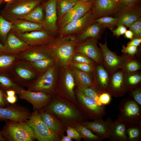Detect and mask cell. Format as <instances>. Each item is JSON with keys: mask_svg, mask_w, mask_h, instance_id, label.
Here are the masks:
<instances>
[{"mask_svg": "<svg viewBox=\"0 0 141 141\" xmlns=\"http://www.w3.org/2000/svg\"><path fill=\"white\" fill-rule=\"evenodd\" d=\"M78 42L75 35H60L56 38L54 37L45 45L55 61L62 66L66 67L72 64Z\"/></svg>", "mask_w": 141, "mask_h": 141, "instance_id": "6da1fadb", "label": "cell"}, {"mask_svg": "<svg viewBox=\"0 0 141 141\" xmlns=\"http://www.w3.org/2000/svg\"><path fill=\"white\" fill-rule=\"evenodd\" d=\"M5 121L1 131L5 141H33L36 139L33 130L26 122Z\"/></svg>", "mask_w": 141, "mask_h": 141, "instance_id": "7a4b0ae2", "label": "cell"}, {"mask_svg": "<svg viewBox=\"0 0 141 141\" xmlns=\"http://www.w3.org/2000/svg\"><path fill=\"white\" fill-rule=\"evenodd\" d=\"M43 0H12L6 3L0 14L9 21L22 19L30 11L43 2Z\"/></svg>", "mask_w": 141, "mask_h": 141, "instance_id": "3957f363", "label": "cell"}, {"mask_svg": "<svg viewBox=\"0 0 141 141\" xmlns=\"http://www.w3.org/2000/svg\"><path fill=\"white\" fill-rule=\"evenodd\" d=\"M140 107L131 97L123 99L119 105L117 119L124 124L127 128L141 127Z\"/></svg>", "mask_w": 141, "mask_h": 141, "instance_id": "277c9868", "label": "cell"}, {"mask_svg": "<svg viewBox=\"0 0 141 141\" xmlns=\"http://www.w3.org/2000/svg\"><path fill=\"white\" fill-rule=\"evenodd\" d=\"M8 72L14 81L22 87H27L37 76L36 72L31 67L20 60L15 63Z\"/></svg>", "mask_w": 141, "mask_h": 141, "instance_id": "5b68a950", "label": "cell"}, {"mask_svg": "<svg viewBox=\"0 0 141 141\" xmlns=\"http://www.w3.org/2000/svg\"><path fill=\"white\" fill-rule=\"evenodd\" d=\"M33 130L36 139L39 141L56 140L57 136L52 132L42 120L37 110L34 111L26 122Z\"/></svg>", "mask_w": 141, "mask_h": 141, "instance_id": "8992f818", "label": "cell"}, {"mask_svg": "<svg viewBox=\"0 0 141 141\" xmlns=\"http://www.w3.org/2000/svg\"><path fill=\"white\" fill-rule=\"evenodd\" d=\"M58 0H48L42 5L45 11V16L42 25L43 29L54 36L59 32L57 25L58 19L57 3Z\"/></svg>", "mask_w": 141, "mask_h": 141, "instance_id": "52a82bcc", "label": "cell"}, {"mask_svg": "<svg viewBox=\"0 0 141 141\" xmlns=\"http://www.w3.org/2000/svg\"><path fill=\"white\" fill-rule=\"evenodd\" d=\"M122 6L121 1L94 0L90 11L95 19L105 16L113 17Z\"/></svg>", "mask_w": 141, "mask_h": 141, "instance_id": "ba28073f", "label": "cell"}, {"mask_svg": "<svg viewBox=\"0 0 141 141\" xmlns=\"http://www.w3.org/2000/svg\"><path fill=\"white\" fill-rule=\"evenodd\" d=\"M107 35L106 32L104 43L98 42V43L102 52L103 66L110 75L121 69L124 59L122 56L118 55L109 49L107 41Z\"/></svg>", "mask_w": 141, "mask_h": 141, "instance_id": "9c48e42d", "label": "cell"}, {"mask_svg": "<svg viewBox=\"0 0 141 141\" xmlns=\"http://www.w3.org/2000/svg\"><path fill=\"white\" fill-rule=\"evenodd\" d=\"M55 74V67L52 66L30 84L27 87V90L45 93L50 92L54 86Z\"/></svg>", "mask_w": 141, "mask_h": 141, "instance_id": "30bf717a", "label": "cell"}, {"mask_svg": "<svg viewBox=\"0 0 141 141\" xmlns=\"http://www.w3.org/2000/svg\"><path fill=\"white\" fill-rule=\"evenodd\" d=\"M95 19L90 10L81 18L67 24L58 33L63 36L79 34L93 23Z\"/></svg>", "mask_w": 141, "mask_h": 141, "instance_id": "8fae6325", "label": "cell"}, {"mask_svg": "<svg viewBox=\"0 0 141 141\" xmlns=\"http://www.w3.org/2000/svg\"><path fill=\"white\" fill-rule=\"evenodd\" d=\"M98 40L90 38L84 41L77 44L75 52L87 56L97 63L103 66L101 49L97 46Z\"/></svg>", "mask_w": 141, "mask_h": 141, "instance_id": "7c38bea8", "label": "cell"}, {"mask_svg": "<svg viewBox=\"0 0 141 141\" xmlns=\"http://www.w3.org/2000/svg\"><path fill=\"white\" fill-rule=\"evenodd\" d=\"M32 114L28 109L16 104L0 107V120L26 122Z\"/></svg>", "mask_w": 141, "mask_h": 141, "instance_id": "4fadbf2b", "label": "cell"}, {"mask_svg": "<svg viewBox=\"0 0 141 141\" xmlns=\"http://www.w3.org/2000/svg\"><path fill=\"white\" fill-rule=\"evenodd\" d=\"M19 60L25 63H31L52 57L46 45H30L25 50L17 54Z\"/></svg>", "mask_w": 141, "mask_h": 141, "instance_id": "5bb4252c", "label": "cell"}, {"mask_svg": "<svg viewBox=\"0 0 141 141\" xmlns=\"http://www.w3.org/2000/svg\"><path fill=\"white\" fill-rule=\"evenodd\" d=\"M92 4L90 2L77 0L74 6L59 20L58 25L60 30L68 23L84 16L91 10Z\"/></svg>", "mask_w": 141, "mask_h": 141, "instance_id": "9a60e30c", "label": "cell"}, {"mask_svg": "<svg viewBox=\"0 0 141 141\" xmlns=\"http://www.w3.org/2000/svg\"><path fill=\"white\" fill-rule=\"evenodd\" d=\"M14 33L19 38L29 45H46L54 37L44 30L24 33Z\"/></svg>", "mask_w": 141, "mask_h": 141, "instance_id": "2e32d148", "label": "cell"}, {"mask_svg": "<svg viewBox=\"0 0 141 141\" xmlns=\"http://www.w3.org/2000/svg\"><path fill=\"white\" fill-rule=\"evenodd\" d=\"M107 92L115 97H122L126 94L124 72L121 69L109 75Z\"/></svg>", "mask_w": 141, "mask_h": 141, "instance_id": "e0dca14e", "label": "cell"}, {"mask_svg": "<svg viewBox=\"0 0 141 141\" xmlns=\"http://www.w3.org/2000/svg\"><path fill=\"white\" fill-rule=\"evenodd\" d=\"M113 17L118 19L117 26L123 25L129 28L134 22L141 19V6L128 7L122 5Z\"/></svg>", "mask_w": 141, "mask_h": 141, "instance_id": "ac0fdd59", "label": "cell"}, {"mask_svg": "<svg viewBox=\"0 0 141 141\" xmlns=\"http://www.w3.org/2000/svg\"><path fill=\"white\" fill-rule=\"evenodd\" d=\"M19 95L20 99L32 104L34 111L41 109L46 105L50 100V96L42 91L34 92L24 89Z\"/></svg>", "mask_w": 141, "mask_h": 141, "instance_id": "d6986e66", "label": "cell"}, {"mask_svg": "<svg viewBox=\"0 0 141 141\" xmlns=\"http://www.w3.org/2000/svg\"><path fill=\"white\" fill-rule=\"evenodd\" d=\"M78 97L90 117L96 119L102 118L106 113L103 105H100L94 100L84 95L79 91L77 92Z\"/></svg>", "mask_w": 141, "mask_h": 141, "instance_id": "ffe728a7", "label": "cell"}, {"mask_svg": "<svg viewBox=\"0 0 141 141\" xmlns=\"http://www.w3.org/2000/svg\"><path fill=\"white\" fill-rule=\"evenodd\" d=\"M3 45L4 54L11 55L17 54L25 50L30 46L11 31L9 33Z\"/></svg>", "mask_w": 141, "mask_h": 141, "instance_id": "44dd1931", "label": "cell"}, {"mask_svg": "<svg viewBox=\"0 0 141 141\" xmlns=\"http://www.w3.org/2000/svg\"><path fill=\"white\" fill-rule=\"evenodd\" d=\"M111 124L101 118L96 119L93 122H84L83 125L103 140L109 138Z\"/></svg>", "mask_w": 141, "mask_h": 141, "instance_id": "7402d4cb", "label": "cell"}, {"mask_svg": "<svg viewBox=\"0 0 141 141\" xmlns=\"http://www.w3.org/2000/svg\"><path fill=\"white\" fill-rule=\"evenodd\" d=\"M48 109L60 116L68 119H73L79 116L74 109L63 102L54 101L48 106Z\"/></svg>", "mask_w": 141, "mask_h": 141, "instance_id": "603a6c76", "label": "cell"}, {"mask_svg": "<svg viewBox=\"0 0 141 141\" xmlns=\"http://www.w3.org/2000/svg\"><path fill=\"white\" fill-rule=\"evenodd\" d=\"M11 22L12 27L10 31L13 33H24L44 30L41 24L24 19L16 20Z\"/></svg>", "mask_w": 141, "mask_h": 141, "instance_id": "cb8c5ba5", "label": "cell"}, {"mask_svg": "<svg viewBox=\"0 0 141 141\" xmlns=\"http://www.w3.org/2000/svg\"><path fill=\"white\" fill-rule=\"evenodd\" d=\"M105 28L100 24L94 22L77 36L78 44L83 42L88 39L92 38L101 39Z\"/></svg>", "mask_w": 141, "mask_h": 141, "instance_id": "d4e9b609", "label": "cell"}, {"mask_svg": "<svg viewBox=\"0 0 141 141\" xmlns=\"http://www.w3.org/2000/svg\"><path fill=\"white\" fill-rule=\"evenodd\" d=\"M125 125L118 119L111 122L109 138L110 141H128Z\"/></svg>", "mask_w": 141, "mask_h": 141, "instance_id": "484cf974", "label": "cell"}, {"mask_svg": "<svg viewBox=\"0 0 141 141\" xmlns=\"http://www.w3.org/2000/svg\"><path fill=\"white\" fill-rule=\"evenodd\" d=\"M95 68L97 89L100 94L107 92L109 74L103 65L97 63Z\"/></svg>", "mask_w": 141, "mask_h": 141, "instance_id": "4316f807", "label": "cell"}, {"mask_svg": "<svg viewBox=\"0 0 141 141\" xmlns=\"http://www.w3.org/2000/svg\"><path fill=\"white\" fill-rule=\"evenodd\" d=\"M39 113L42 120L52 132L57 136L61 134L60 125L51 114L48 112Z\"/></svg>", "mask_w": 141, "mask_h": 141, "instance_id": "83f0119b", "label": "cell"}, {"mask_svg": "<svg viewBox=\"0 0 141 141\" xmlns=\"http://www.w3.org/2000/svg\"><path fill=\"white\" fill-rule=\"evenodd\" d=\"M123 72L127 91L141 86V74L140 72Z\"/></svg>", "mask_w": 141, "mask_h": 141, "instance_id": "f1b7e54d", "label": "cell"}, {"mask_svg": "<svg viewBox=\"0 0 141 141\" xmlns=\"http://www.w3.org/2000/svg\"><path fill=\"white\" fill-rule=\"evenodd\" d=\"M0 72V89L6 92L13 90L19 95L24 89L15 83L9 75Z\"/></svg>", "mask_w": 141, "mask_h": 141, "instance_id": "f546056e", "label": "cell"}, {"mask_svg": "<svg viewBox=\"0 0 141 141\" xmlns=\"http://www.w3.org/2000/svg\"><path fill=\"white\" fill-rule=\"evenodd\" d=\"M73 68V72L80 86L89 87H93L97 89L96 80H93L89 73L83 71L75 67Z\"/></svg>", "mask_w": 141, "mask_h": 141, "instance_id": "4dcf8cb0", "label": "cell"}, {"mask_svg": "<svg viewBox=\"0 0 141 141\" xmlns=\"http://www.w3.org/2000/svg\"><path fill=\"white\" fill-rule=\"evenodd\" d=\"M123 62L121 69L124 72H136L141 68L140 62L133 56L125 54L123 55Z\"/></svg>", "mask_w": 141, "mask_h": 141, "instance_id": "1f68e13d", "label": "cell"}, {"mask_svg": "<svg viewBox=\"0 0 141 141\" xmlns=\"http://www.w3.org/2000/svg\"><path fill=\"white\" fill-rule=\"evenodd\" d=\"M19 60L17 54H0V72L8 71L14 64Z\"/></svg>", "mask_w": 141, "mask_h": 141, "instance_id": "d6a6232c", "label": "cell"}, {"mask_svg": "<svg viewBox=\"0 0 141 141\" xmlns=\"http://www.w3.org/2000/svg\"><path fill=\"white\" fill-rule=\"evenodd\" d=\"M44 9L41 3L30 11L22 19L42 24L44 19Z\"/></svg>", "mask_w": 141, "mask_h": 141, "instance_id": "836d02e7", "label": "cell"}, {"mask_svg": "<svg viewBox=\"0 0 141 141\" xmlns=\"http://www.w3.org/2000/svg\"><path fill=\"white\" fill-rule=\"evenodd\" d=\"M54 62V59L52 57H50L40 60L33 63H25L30 66L36 72L42 73L52 67Z\"/></svg>", "mask_w": 141, "mask_h": 141, "instance_id": "e575fe53", "label": "cell"}, {"mask_svg": "<svg viewBox=\"0 0 141 141\" xmlns=\"http://www.w3.org/2000/svg\"><path fill=\"white\" fill-rule=\"evenodd\" d=\"M77 0H58L57 10L59 20L76 4Z\"/></svg>", "mask_w": 141, "mask_h": 141, "instance_id": "d590c367", "label": "cell"}, {"mask_svg": "<svg viewBox=\"0 0 141 141\" xmlns=\"http://www.w3.org/2000/svg\"><path fill=\"white\" fill-rule=\"evenodd\" d=\"M118 18L111 16H105L96 19L94 22L101 25L105 28H108L111 31L117 27L118 25Z\"/></svg>", "mask_w": 141, "mask_h": 141, "instance_id": "8d00e7d4", "label": "cell"}, {"mask_svg": "<svg viewBox=\"0 0 141 141\" xmlns=\"http://www.w3.org/2000/svg\"><path fill=\"white\" fill-rule=\"evenodd\" d=\"M12 26L11 22L6 20L0 14V41L3 45L6 40Z\"/></svg>", "mask_w": 141, "mask_h": 141, "instance_id": "74e56055", "label": "cell"}, {"mask_svg": "<svg viewBox=\"0 0 141 141\" xmlns=\"http://www.w3.org/2000/svg\"><path fill=\"white\" fill-rule=\"evenodd\" d=\"M77 130L82 137L87 140L101 141L103 140L83 125H79L76 127Z\"/></svg>", "mask_w": 141, "mask_h": 141, "instance_id": "f35d334b", "label": "cell"}, {"mask_svg": "<svg viewBox=\"0 0 141 141\" xmlns=\"http://www.w3.org/2000/svg\"><path fill=\"white\" fill-rule=\"evenodd\" d=\"M65 86L69 95L72 97H74V89L75 85L74 78L73 74L68 71L66 73L64 77Z\"/></svg>", "mask_w": 141, "mask_h": 141, "instance_id": "ab89813d", "label": "cell"}, {"mask_svg": "<svg viewBox=\"0 0 141 141\" xmlns=\"http://www.w3.org/2000/svg\"><path fill=\"white\" fill-rule=\"evenodd\" d=\"M126 133L128 141H140L141 139V127L127 128Z\"/></svg>", "mask_w": 141, "mask_h": 141, "instance_id": "60d3db41", "label": "cell"}, {"mask_svg": "<svg viewBox=\"0 0 141 141\" xmlns=\"http://www.w3.org/2000/svg\"><path fill=\"white\" fill-rule=\"evenodd\" d=\"M80 91L88 97L95 101L100 105H103L100 102L99 97V95L95 89L89 87L80 86Z\"/></svg>", "mask_w": 141, "mask_h": 141, "instance_id": "b9f144b4", "label": "cell"}, {"mask_svg": "<svg viewBox=\"0 0 141 141\" xmlns=\"http://www.w3.org/2000/svg\"><path fill=\"white\" fill-rule=\"evenodd\" d=\"M73 67L80 70L88 73L92 72L94 69V65L77 62H72Z\"/></svg>", "mask_w": 141, "mask_h": 141, "instance_id": "7bdbcfd3", "label": "cell"}, {"mask_svg": "<svg viewBox=\"0 0 141 141\" xmlns=\"http://www.w3.org/2000/svg\"><path fill=\"white\" fill-rule=\"evenodd\" d=\"M129 28L133 33L134 37L141 38V19L133 23Z\"/></svg>", "mask_w": 141, "mask_h": 141, "instance_id": "ee69618b", "label": "cell"}, {"mask_svg": "<svg viewBox=\"0 0 141 141\" xmlns=\"http://www.w3.org/2000/svg\"><path fill=\"white\" fill-rule=\"evenodd\" d=\"M131 97L138 104L141 106V86L127 91Z\"/></svg>", "mask_w": 141, "mask_h": 141, "instance_id": "f6af8a7d", "label": "cell"}, {"mask_svg": "<svg viewBox=\"0 0 141 141\" xmlns=\"http://www.w3.org/2000/svg\"><path fill=\"white\" fill-rule=\"evenodd\" d=\"M73 59L77 62L94 65V61L87 56L81 53H78L77 54L74 55Z\"/></svg>", "mask_w": 141, "mask_h": 141, "instance_id": "bcb514c9", "label": "cell"}, {"mask_svg": "<svg viewBox=\"0 0 141 141\" xmlns=\"http://www.w3.org/2000/svg\"><path fill=\"white\" fill-rule=\"evenodd\" d=\"M138 47L133 45H123L122 46V52L124 54L133 56L138 52Z\"/></svg>", "mask_w": 141, "mask_h": 141, "instance_id": "7dc6e473", "label": "cell"}, {"mask_svg": "<svg viewBox=\"0 0 141 141\" xmlns=\"http://www.w3.org/2000/svg\"><path fill=\"white\" fill-rule=\"evenodd\" d=\"M66 132L67 136L72 138L80 140L82 137L77 130L71 127H68Z\"/></svg>", "mask_w": 141, "mask_h": 141, "instance_id": "c3c4849f", "label": "cell"}, {"mask_svg": "<svg viewBox=\"0 0 141 141\" xmlns=\"http://www.w3.org/2000/svg\"><path fill=\"white\" fill-rule=\"evenodd\" d=\"M127 30V27L125 26L120 25L111 31V32L113 36L119 37L120 36L124 35Z\"/></svg>", "mask_w": 141, "mask_h": 141, "instance_id": "681fc988", "label": "cell"}, {"mask_svg": "<svg viewBox=\"0 0 141 141\" xmlns=\"http://www.w3.org/2000/svg\"><path fill=\"white\" fill-rule=\"evenodd\" d=\"M141 0H121V2L124 6L128 7H135L140 6Z\"/></svg>", "mask_w": 141, "mask_h": 141, "instance_id": "f907efd6", "label": "cell"}, {"mask_svg": "<svg viewBox=\"0 0 141 141\" xmlns=\"http://www.w3.org/2000/svg\"><path fill=\"white\" fill-rule=\"evenodd\" d=\"M111 96L107 92L102 93L99 95V101L103 105H107L111 101Z\"/></svg>", "mask_w": 141, "mask_h": 141, "instance_id": "816d5d0a", "label": "cell"}, {"mask_svg": "<svg viewBox=\"0 0 141 141\" xmlns=\"http://www.w3.org/2000/svg\"><path fill=\"white\" fill-rule=\"evenodd\" d=\"M6 92L0 89V107H6L9 105L6 100Z\"/></svg>", "mask_w": 141, "mask_h": 141, "instance_id": "f5cc1de1", "label": "cell"}, {"mask_svg": "<svg viewBox=\"0 0 141 141\" xmlns=\"http://www.w3.org/2000/svg\"><path fill=\"white\" fill-rule=\"evenodd\" d=\"M141 43V38L134 37L128 43L127 45H133L137 47L139 46Z\"/></svg>", "mask_w": 141, "mask_h": 141, "instance_id": "db71d44e", "label": "cell"}, {"mask_svg": "<svg viewBox=\"0 0 141 141\" xmlns=\"http://www.w3.org/2000/svg\"><path fill=\"white\" fill-rule=\"evenodd\" d=\"M17 98L15 95L13 96H7L6 100L9 104H15L16 102Z\"/></svg>", "mask_w": 141, "mask_h": 141, "instance_id": "11a10c76", "label": "cell"}, {"mask_svg": "<svg viewBox=\"0 0 141 141\" xmlns=\"http://www.w3.org/2000/svg\"><path fill=\"white\" fill-rule=\"evenodd\" d=\"M124 37L127 39L132 40L134 37L133 33L131 30H127L124 34Z\"/></svg>", "mask_w": 141, "mask_h": 141, "instance_id": "9f6ffc18", "label": "cell"}, {"mask_svg": "<svg viewBox=\"0 0 141 141\" xmlns=\"http://www.w3.org/2000/svg\"><path fill=\"white\" fill-rule=\"evenodd\" d=\"M6 93L7 96H13L15 95L16 92L13 90H9L6 91Z\"/></svg>", "mask_w": 141, "mask_h": 141, "instance_id": "6f0895ef", "label": "cell"}, {"mask_svg": "<svg viewBox=\"0 0 141 141\" xmlns=\"http://www.w3.org/2000/svg\"><path fill=\"white\" fill-rule=\"evenodd\" d=\"M62 141H71L72 138L68 136H64L61 139Z\"/></svg>", "mask_w": 141, "mask_h": 141, "instance_id": "680465c9", "label": "cell"}, {"mask_svg": "<svg viewBox=\"0 0 141 141\" xmlns=\"http://www.w3.org/2000/svg\"><path fill=\"white\" fill-rule=\"evenodd\" d=\"M4 54V45L0 42V54Z\"/></svg>", "mask_w": 141, "mask_h": 141, "instance_id": "91938a15", "label": "cell"}, {"mask_svg": "<svg viewBox=\"0 0 141 141\" xmlns=\"http://www.w3.org/2000/svg\"><path fill=\"white\" fill-rule=\"evenodd\" d=\"M0 141H5V140L3 138L2 134L1 131H0Z\"/></svg>", "mask_w": 141, "mask_h": 141, "instance_id": "94428289", "label": "cell"}, {"mask_svg": "<svg viewBox=\"0 0 141 141\" xmlns=\"http://www.w3.org/2000/svg\"><path fill=\"white\" fill-rule=\"evenodd\" d=\"M79 0V1H83L84 2H90L92 3H93V2L94 0Z\"/></svg>", "mask_w": 141, "mask_h": 141, "instance_id": "6125c7cd", "label": "cell"}, {"mask_svg": "<svg viewBox=\"0 0 141 141\" xmlns=\"http://www.w3.org/2000/svg\"><path fill=\"white\" fill-rule=\"evenodd\" d=\"M11 0H3V2L7 3L11 1Z\"/></svg>", "mask_w": 141, "mask_h": 141, "instance_id": "be15d7a7", "label": "cell"}, {"mask_svg": "<svg viewBox=\"0 0 141 141\" xmlns=\"http://www.w3.org/2000/svg\"><path fill=\"white\" fill-rule=\"evenodd\" d=\"M3 2V0H0V4Z\"/></svg>", "mask_w": 141, "mask_h": 141, "instance_id": "e7e4bbea", "label": "cell"}, {"mask_svg": "<svg viewBox=\"0 0 141 141\" xmlns=\"http://www.w3.org/2000/svg\"><path fill=\"white\" fill-rule=\"evenodd\" d=\"M116 1H121V0H114Z\"/></svg>", "mask_w": 141, "mask_h": 141, "instance_id": "03108f58", "label": "cell"}, {"mask_svg": "<svg viewBox=\"0 0 141 141\" xmlns=\"http://www.w3.org/2000/svg\"></svg>", "mask_w": 141, "mask_h": 141, "instance_id": "003e7915", "label": "cell"}]
</instances>
